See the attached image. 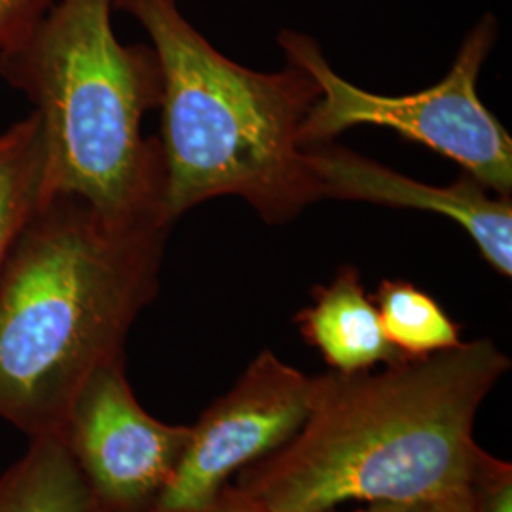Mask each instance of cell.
I'll use <instances>...</instances> for the list:
<instances>
[{"label":"cell","mask_w":512,"mask_h":512,"mask_svg":"<svg viewBox=\"0 0 512 512\" xmlns=\"http://www.w3.org/2000/svg\"><path fill=\"white\" fill-rule=\"evenodd\" d=\"M511 359L480 338L384 370L311 376L308 416L234 484L264 512H330L471 488L492 456L476 414Z\"/></svg>","instance_id":"1"},{"label":"cell","mask_w":512,"mask_h":512,"mask_svg":"<svg viewBox=\"0 0 512 512\" xmlns=\"http://www.w3.org/2000/svg\"><path fill=\"white\" fill-rule=\"evenodd\" d=\"M171 224L118 220L74 196L42 203L0 268V418L61 435L74 397L160 289Z\"/></svg>","instance_id":"2"},{"label":"cell","mask_w":512,"mask_h":512,"mask_svg":"<svg viewBox=\"0 0 512 512\" xmlns=\"http://www.w3.org/2000/svg\"><path fill=\"white\" fill-rule=\"evenodd\" d=\"M141 21L162 71L164 215L171 224L200 203L238 196L281 224L321 200L300 128L319 86L289 63L258 73L217 52L175 0H116Z\"/></svg>","instance_id":"3"},{"label":"cell","mask_w":512,"mask_h":512,"mask_svg":"<svg viewBox=\"0 0 512 512\" xmlns=\"http://www.w3.org/2000/svg\"><path fill=\"white\" fill-rule=\"evenodd\" d=\"M114 0H54L0 50V76L35 105L44 139V202L74 196L118 220H164V154L143 135L160 107L162 71L148 46H124Z\"/></svg>","instance_id":"4"},{"label":"cell","mask_w":512,"mask_h":512,"mask_svg":"<svg viewBox=\"0 0 512 512\" xmlns=\"http://www.w3.org/2000/svg\"><path fill=\"white\" fill-rule=\"evenodd\" d=\"M495 38V19H480L439 84L389 97L366 92L334 73L313 38L293 31L281 33L277 42L287 61L310 73L319 86V97L300 128V145L332 143L346 129L357 126L393 129L461 165L463 173L497 196H511V135L476 92Z\"/></svg>","instance_id":"5"},{"label":"cell","mask_w":512,"mask_h":512,"mask_svg":"<svg viewBox=\"0 0 512 512\" xmlns=\"http://www.w3.org/2000/svg\"><path fill=\"white\" fill-rule=\"evenodd\" d=\"M190 433V425L156 420L139 404L124 357L82 385L59 439L84 478L90 512H150L175 475Z\"/></svg>","instance_id":"6"},{"label":"cell","mask_w":512,"mask_h":512,"mask_svg":"<svg viewBox=\"0 0 512 512\" xmlns=\"http://www.w3.org/2000/svg\"><path fill=\"white\" fill-rule=\"evenodd\" d=\"M311 376L264 349L192 427L183 458L150 512H192L232 475L293 439L308 416Z\"/></svg>","instance_id":"7"},{"label":"cell","mask_w":512,"mask_h":512,"mask_svg":"<svg viewBox=\"0 0 512 512\" xmlns=\"http://www.w3.org/2000/svg\"><path fill=\"white\" fill-rule=\"evenodd\" d=\"M321 198L418 209L458 222L484 260L503 277L512 275L511 196H497L463 173L448 186L408 179L374 160L332 143L304 148Z\"/></svg>","instance_id":"8"},{"label":"cell","mask_w":512,"mask_h":512,"mask_svg":"<svg viewBox=\"0 0 512 512\" xmlns=\"http://www.w3.org/2000/svg\"><path fill=\"white\" fill-rule=\"evenodd\" d=\"M313 304L294 317L300 334L330 370L361 372L404 357L387 340L380 313L355 266L340 268L329 285L313 289Z\"/></svg>","instance_id":"9"},{"label":"cell","mask_w":512,"mask_h":512,"mask_svg":"<svg viewBox=\"0 0 512 512\" xmlns=\"http://www.w3.org/2000/svg\"><path fill=\"white\" fill-rule=\"evenodd\" d=\"M0 512H90V495L63 440L31 439L0 476Z\"/></svg>","instance_id":"10"},{"label":"cell","mask_w":512,"mask_h":512,"mask_svg":"<svg viewBox=\"0 0 512 512\" xmlns=\"http://www.w3.org/2000/svg\"><path fill=\"white\" fill-rule=\"evenodd\" d=\"M44 139L31 112L0 133V268L44 203Z\"/></svg>","instance_id":"11"},{"label":"cell","mask_w":512,"mask_h":512,"mask_svg":"<svg viewBox=\"0 0 512 512\" xmlns=\"http://www.w3.org/2000/svg\"><path fill=\"white\" fill-rule=\"evenodd\" d=\"M382 329L404 359H420L461 344V327L431 294L403 279H385L374 294Z\"/></svg>","instance_id":"12"},{"label":"cell","mask_w":512,"mask_h":512,"mask_svg":"<svg viewBox=\"0 0 512 512\" xmlns=\"http://www.w3.org/2000/svg\"><path fill=\"white\" fill-rule=\"evenodd\" d=\"M475 512H512V465L490 456L471 486Z\"/></svg>","instance_id":"13"},{"label":"cell","mask_w":512,"mask_h":512,"mask_svg":"<svg viewBox=\"0 0 512 512\" xmlns=\"http://www.w3.org/2000/svg\"><path fill=\"white\" fill-rule=\"evenodd\" d=\"M353 512H475V499L471 488H461L412 501L368 503L366 509Z\"/></svg>","instance_id":"14"},{"label":"cell","mask_w":512,"mask_h":512,"mask_svg":"<svg viewBox=\"0 0 512 512\" xmlns=\"http://www.w3.org/2000/svg\"><path fill=\"white\" fill-rule=\"evenodd\" d=\"M54 0H0V50L23 37Z\"/></svg>","instance_id":"15"},{"label":"cell","mask_w":512,"mask_h":512,"mask_svg":"<svg viewBox=\"0 0 512 512\" xmlns=\"http://www.w3.org/2000/svg\"><path fill=\"white\" fill-rule=\"evenodd\" d=\"M192 512H264L251 497L239 492L230 482L209 503Z\"/></svg>","instance_id":"16"},{"label":"cell","mask_w":512,"mask_h":512,"mask_svg":"<svg viewBox=\"0 0 512 512\" xmlns=\"http://www.w3.org/2000/svg\"><path fill=\"white\" fill-rule=\"evenodd\" d=\"M114 2H116V0H114Z\"/></svg>","instance_id":"17"}]
</instances>
